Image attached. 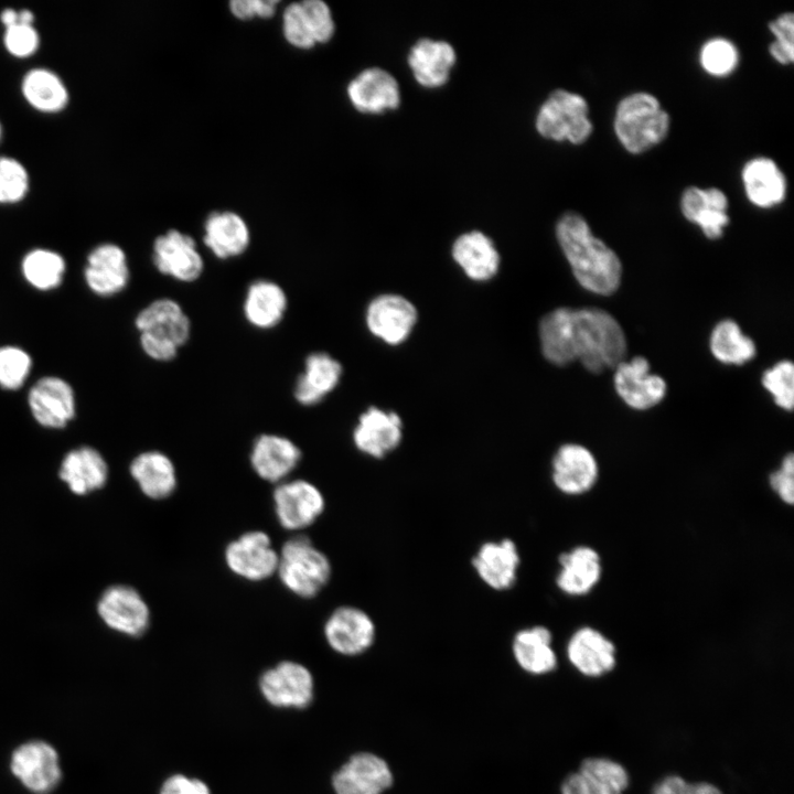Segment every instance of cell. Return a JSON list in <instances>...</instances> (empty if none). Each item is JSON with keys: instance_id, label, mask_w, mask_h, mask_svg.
<instances>
[{"instance_id": "obj_37", "label": "cell", "mask_w": 794, "mask_h": 794, "mask_svg": "<svg viewBox=\"0 0 794 794\" xmlns=\"http://www.w3.org/2000/svg\"><path fill=\"white\" fill-rule=\"evenodd\" d=\"M582 794H624L630 784L627 770L618 761L590 757L577 770Z\"/></svg>"}, {"instance_id": "obj_14", "label": "cell", "mask_w": 794, "mask_h": 794, "mask_svg": "<svg viewBox=\"0 0 794 794\" xmlns=\"http://www.w3.org/2000/svg\"><path fill=\"white\" fill-rule=\"evenodd\" d=\"M97 611L107 626L128 636L142 635L150 624L147 602L130 586L107 588L98 600Z\"/></svg>"}, {"instance_id": "obj_46", "label": "cell", "mask_w": 794, "mask_h": 794, "mask_svg": "<svg viewBox=\"0 0 794 794\" xmlns=\"http://www.w3.org/2000/svg\"><path fill=\"white\" fill-rule=\"evenodd\" d=\"M3 45L17 58H26L36 53L40 34L33 24L15 23L4 28Z\"/></svg>"}, {"instance_id": "obj_4", "label": "cell", "mask_w": 794, "mask_h": 794, "mask_svg": "<svg viewBox=\"0 0 794 794\" xmlns=\"http://www.w3.org/2000/svg\"><path fill=\"white\" fill-rule=\"evenodd\" d=\"M669 129V116L652 94L637 92L623 97L614 116V131L632 153L643 152L661 142Z\"/></svg>"}, {"instance_id": "obj_42", "label": "cell", "mask_w": 794, "mask_h": 794, "mask_svg": "<svg viewBox=\"0 0 794 794\" xmlns=\"http://www.w3.org/2000/svg\"><path fill=\"white\" fill-rule=\"evenodd\" d=\"M738 61L737 47L725 37H713L707 41L700 51V63L712 75L729 74L734 69Z\"/></svg>"}, {"instance_id": "obj_22", "label": "cell", "mask_w": 794, "mask_h": 794, "mask_svg": "<svg viewBox=\"0 0 794 794\" xmlns=\"http://www.w3.org/2000/svg\"><path fill=\"white\" fill-rule=\"evenodd\" d=\"M84 278L88 288L100 297L122 291L130 278L124 249L112 243L97 245L87 256Z\"/></svg>"}, {"instance_id": "obj_15", "label": "cell", "mask_w": 794, "mask_h": 794, "mask_svg": "<svg viewBox=\"0 0 794 794\" xmlns=\"http://www.w3.org/2000/svg\"><path fill=\"white\" fill-rule=\"evenodd\" d=\"M521 564L518 547L511 538L484 541L471 558L476 577L500 592L511 590L517 582Z\"/></svg>"}, {"instance_id": "obj_30", "label": "cell", "mask_w": 794, "mask_h": 794, "mask_svg": "<svg viewBox=\"0 0 794 794\" xmlns=\"http://www.w3.org/2000/svg\"><path fill=\"white\" fill-rule=\"evenodd\" d=\"M342 376L341 364L328 353L308 355L302 374L293 388L297 401L303 406L319 404L335 389Z\"/></svg>"}, {"instance_id": "obj_28", "label": "cell", "mask_w": 794, "mask_h": 794, "mask_svg": "<svg viewBox=\"0 0 794 794\" xmlns=\"http://www.w3.org/2000/svg\"><path fill=\"white\" fill-rule=\"evenodd\" d=\"M557 588L567 596L580 597L599 582L602 567L599 554L591 547L578 546L559 555Z\"/></svg>"}, {"instance_id": "obj_11", "label": "cell", "mask_w": 794, "mask_h": 794, "mask_svg": "<svg viewBox=\"0 0 794 794\" xmlns=\"http://www.w3.org/2000/svg\"><path fill=\"white\" fill-rule=\"evenodd\" d=\"M278 523L286 529H303L313 524L325 508L322 492L305 480L282 481L273 491Z\"/></svg>"}, {"instance_id": "obj_8", "label": "cell", "mask_w": 794, "mask_h": 794, "mask_svg": "<svg viewBox=\"0 0 794 794\" xmlns=\"http://www.w3.org/2000/svg\"><path fill=\"white\" fill-rule=\"evenodd\" d=\"M394 783L390 764L371 751L352 754L332 776L335 794H385Z\"/></svg>"}, {"instance_id": "obj_17", "label": "cell", "mask_w": 794, "mask_h": 794, "mask_svg": "<svg viewBox=\"0 0 794 794\" xmlns=\"http://www.w3.org/2000/svg\"><path fill=\"white\" fill-rule=\"evenodd\" d=\"M28 404L37 423L50 429L65 427L75 416V395L63 378L45 376L29 390Z\"/></svg>"}, {"instance_id": "obj_32", "label": "cell", "mask_w": 794, "mask_h": 794, "mask_svg": "<svg viewBox=\"0 0 794 794\" xmlns=\"http://www.w3.org/2000/svg\"><path fill=\"white\" fill-rule=\"evenodd\" d=\"M58 476L73 493L84 495L106 484L108 466L96 449L79 447L64 457Z\"/></svg>"}, {"instance_id": "obj_41", "label": "cell", "mask_w": 794, "mask_h": 794, "mask_svg": "<svg viewBox=\"0 0 794 794\" xmlns=\"http://www.w3.org/2000/svg\"><path fill=\"white\" fill-rule=\"evenodd\" d=\"M32 367L30 355L13 345L0 347V386L4 389H19L28 378Z\"/></svg>"}, {"instance_id": "obj_24", "label": "cell", "mask_w": 794, "mask_h": 794, "mask_svg": "<svg viewBox=\"0 0 794 794\" xmlns=\"http://www.w3.org/2000/svg\"><path fill=\"white\" fill-rule=\"evenodd\" d=\"M301 460V450L290 439L264 433L253 443L250 464L256 474L265 481L282 482Z\"/></svg>"}, {"instance_id": "obj_18", "label": "cell", "mask_w": 794, "mask_h": 794, "mask_svg": "<svg viewBox=\"0 0 794 794\" xmlns=\"http://www.w3.org/2000/svg\"><path fill=\"white\" fill-rule=\"evenodd\" d=\"M618 395L630 407L644 410L658 404L665 396V380L650 373V364L642 356L622 361L614 372Z\"/></svg>"}, {"instance_id": "obj_45", "label": "cell", "mask_w": 794, "mask_h": 794, "mask_svg": "<svg viewBox=\"0 0 794 794\" xmlns=\"http://www.w3.org/2000/svg\"><path fill=\"white\" fill-rule=\"evenodd\" d=\"M282 32L286 41L296 49L310 50L315 46L300 2H292L285 8Z\"/></svg>"}, {"instance_id": "obj_35", "label": "cell", "mask_w": 794, "mask_h": 794, "mask_svg": "<svg viewBox=\"0 0 794 794\" xmlns=\"http://www.w3.org/2000/svg\"><path fill=\"white\" fill-rule=\"evenodd\" d=\"M742 181L747 196L760 207H771L785 197V176L770 158L758 157L749 160L742 169Z\"/></svg>"}, {"instance_id": "obj_47", "label": "cell", "mask_w": 794, "mask_h": 794, "mask_svg": "<svg viewBox=\"0 0 794 794\" xmlns=\"http://www.w3.org/2000/svg\"><path fill=\"white\" fill-rule=\"evenodd\" d=\"M793 21L792 12L782 13L769 23L770 30L775 35L770 46L771 55L782 64L793 62Z\"/></svg>"}, {"instance_id": "obj_9", "label": "cell", "mask_w": 794, "mask_h": 794, "mask_svg": "<svg viewBox=\"0 0 794 794\" xmlns=\"http://www.w3.org/2000/svg\"><path fill=\"white\" fill-rule=\"evenodd\" d=\"M258 684L266 701L278 708H304L311 704L314 695L311 672L292 661L280 662L265 670Z\"/></svg>"}, {"instance_id": "obj_50", "label": "cell", "mask_w": 794, "mask_h": 794, "mask_svg": "<svg viewBox=\"0 0 794 794\" xmlns=\"http://www.w3.org/2000/svg\"><path fill=\"white\" fill-rule=\"evenodd\" d=\"M278 4L276 0H233L229 10L239 20L268 19L276 13Z\"/></svg>"}, {"instance_id": "obj_34", "label": "cell", "mask_w": 794, "mask_h": 794, "mask_svg": "<svg viewBox=\"0 0 794 794\" xmlns=\"http://www.w3.org/2000/svg\"><path fill=\"white\" fill-rule=\"evenodd\" d=\"M141 492L152 500L169 497L176 489V471L171 459L160 451L138 454L129 466Z\"/></svg>"}, {"instance_id": "obj_16", "label": "cell", "mask_w": 794, "mask_h": 794, "mask_svg": "<svg viewBox=\"0 0 794 794\" xmlns=\"http://www.w3.org/2000/svg\"><path fill=\"white\" fill-rule=\"evenodd\" d=\"M417 310L406 298L385 293L374 298L366 309L369 332L390 345L406 341L417 322Z\"/></svg>"}, {"instance_id": "obj_7", "label": "cell", "mask_w": 794, "mask_h": 794, "mask_svg": "<svg viewBox=\"0 0 794 794\" xmlns=\"http://www.w3.org/2000/svg\"><path fill=\"white\" fill-rule=\"evenodd\" d=\"M9 770L32 794H50L63 779L58 751L42 739L26 740L17 745L9 758Z\"/></svg>"}, {"instance_id": "obj_48", "label": "cell", "mask_w": 794, "mask_h": 794, "mask_svg": "<svg viewBox=\"0 0 794 794\" xmlns=\"http://www.w3.org/2000/svg\"><path fill=\"white\" fill-rule=\"evenodd\" d=\"M652 794H723V792L712 783L689 782L680 775L670 774L653 786Z\"/></svg>"}, {"instance_id": "obj_44", "label": "cell", "mask_w": 794, "mask_h": 794, "mask_svg": "<svg viewBox=\"0 0 794 794\" xmlns=\"http://www.w3.org/2000/svg\"><path fill=\"white\" fill-rule=\"evenodd\" d=\"M300 3L315 45L329 42L335 31L330 7L322 0H303Z\"/></svg>"}, {"instance_id": "obj_40", "label": "cell", "mask_w": 794, "mask_h": 794, "mask_svg": "<svg viewBox=\"0 0 794 794\" xmlns=\"http://www.w3.org/2000/svg\"><path fill=\"white\" fill-rule=\"evenodd\" d=\"M30 175L15 158L0 157V204H15L29 193Z\"/></svg>"}, {"instance_id": "obj_31", "label": "cell", "mask_w": 794, "mask_h": 794, "mask_svg": "<svg viewBox=\"0 0 794 794\" xmlns=\"http://www.w3.org/2000/svg\"><path fill=\"white\" fill-rule=\"evenodd\" d=\"M451 253L454 261L474 281L489 280L498 270V251L492 239L482 232L472 230L460 235Z\"/></svg>"}, {"instance_id": "obj_49", "label": "cell", "mask_w": 794, "mask_h": 794, "mask_svg": "<svg viewBox=\"0 0 794 794\" xmlns=\"http://www.w3.org/2000/svg\"><path fill=\"white\" fill-rule=\"evenodd\" d=\"M770 485L779 497L786 504L794 502V455L788 453L782 461L779 470L770 475Z\"/></svg>"}, {"instance_id": "obj_43", "label": "cell", "mask_w": 794, "mask_h": 794, "mask_svg": "<svg viewBox=\"0 0 794 794\" xmlns=\"http://www.w3.org/2000/svg\"><path fill=\"white\" fill-rule=\"evenodd\" d=\"M762 384L781 408L791 411L794 399V366L791 361H781L766 369Z\"/></svg>"}, {"instance_id": "obj_13", "label": "cell", "mask_w": 794, "mask_h": 794, "mask_svg": "<svg viewBox=\"0 0 794 794\" xmlns=\"http://www.w3.org/2000/svg\"><path fill=\"white\" fill-rule=\"evenodd\" d=\"M152 261L160 273L181 282L197 280L204 269L195 240L178 229H170L155 238Z\"/></svg>"}, {"instance_id": "obj_52", "label": "cell", "mask_w": 794, "mask_h": 794, "mask_svg": "<svg viewBox=\"0 0 794 794\" xmlns=\"http://www.w3.org/2000/svg\"><path fill=\"white\" fill-rule=\"evenodd\" d=\"M560 794H582L580 777L577 771L565 776L560 784Z\"/></svg>"}, {"instance_id": "obj_19", "label": "cell", "mask_w": 794, "mask_h": 794, "mask_svg": "<svg viewBox=\"0 0 794 794\" xmlns=\"http://www.w3.org/2000/svg\"><path fill=\"white\" fill-rule=\"evenodd\" d=\"M403 439V422L393 411L369 407L353 430L355 448L363 454L383 459L397 449Z\"/></svg>"}, {"instance_id": "obj_20", "label": "cell", "mask_w": 794, "mask_h": 794, "mask_svg": "<svg viewBox=\"0 0 794 794\" xmlns=\"http://www.w3.org/2000/svg\"><path fill=\"white\" fill-rule=\"evenodd\" d=\"M598 474L596 458L581 444H562L551 461L552 483L559 492L566 495H580L590 491Z\"/></svg>"}, {"instance_id": "obj_51", "label": "cell", "mask_w": 794, "mask_h": 794, "mask_svg": "<svg viewBox=\"0 0 794 794\" xmlns=\"http://www.w3.org/2000/svg\"><path fill=\"white\" fill-rule=\"evenodd\" d=\"M190 784V777L183 774H173L162 783L159 794H189Z\"/></svg>"}, {"instance_id": "obj_12", "label": "cell", "mask_w": 794, "mask_h": 794, "mask_svg": "<svg viewBox=\"0 0 794 794\" xmlns=\"http://www.w3.org/2000/svg\"><path fill=\"white\" fill-rule=\"evenodd\" d=\"M224 558L228 569L236 576L249 581H262L276 573L279 554L265 532L250 530L226 546Z\"/></svg>"}, {"instance_id": "obj_21", "label": "cell", "mask_w": 794, "mask_h": 794, "mask_svg": "<svg viewBox=\"0 0 794 794\" xmlns=\"http://www.w3.org/2000/svg\"><path fill=\"white\" fill-rule=\"evenodd\" d=\"M569 663L581 675L598 678L609 674L616 665V648L600 631L582 626L567 642Z\"/></svg>"}, {"instance_id": "obj_29", "label": "cell", "mask_w": 794, "mask_h": 794, "mask_svg": "<svg viewBox=\"0 0 794 794\" xmlns=\"http://www.w3.org/2000/svg\"><path fill=\"white\" fill-rule=\"evenodd\" d=\"M203 240L215 257L229 259L246 251L250 233L247 223L237 213L213 212L205 219Z\"/></svg>"}, {"instance_id": "obj_55", "label": "cell", "mask_w": 794, "mask_h": 794, "mask_svg": "<svg viewBox=\"0 0 794 794\" xmlns=\"http://www.w3.org/2000/svg\"><path fill=\"white\" fill-rule=\"evenodd\" d=\"M2 135H3V129H2V124L0 121V141H1Z\"/></svg>"}, {"instance_id": "obj_26", "label": "cell", "mask_w": 794, "mask_h": 794, "mask_svg": "<svg viewBox=\"0 0 794 794\" xmlns=\"http://www.w3.org/2000/svg\"><path fill=\"white\" fill-rule=\"evenodd\" d=\"M728 198L717 187L688 186L682 194L680 208L684 216L697 224L705 236L716 239L722 236L729 223Z\"/></svg>"}, {"instance_id": "obj_25", "label": "cell", "mask_w": 794, "mask_h": 794, "mask_svg": "<svg viewBox=\"0 0 794 794\" xmlns=\"http://www.w3.org/2000/svg\"><path fill=\"white\" fill-rule=\"evenodd\" d=\"M511 651L516 665L532 676H544L557 668L552 634L544 625L519 629L513 635Z\"/></svg>"}, {"instance_id": "obj_5", "label": "cell", "mask_w": 794, "mask_h": 794, "mask_svg": "<svg viewBox=\"0 0 794 794\" xmlns=\"http://www.w3.org/2000/svg\"><path fill=\"white\" fill-rule=\"evenodd\" d=\"M276 573L290 592L310 599L328 584L332 566L328 556L308 537L296 536L283 544Z\"/></svg>"}, {"instance_id": "obj_3", "label": "cell", "mask_w": 794, "mask_h": 794, "mask_svg": "<svg viewBox=\"0 0 794 794\" xmlns=\"http://www.w3.org/2000/svg\"><path fill=\"white\" fill-rule=\"evenodd\" d=\"M142 351L152 360L169 362L191 336V321L173 299L152 301L136 316Z\"/></svg>"}, {"instance_id": "obj_33", "label": "cell", "mask_w": 794, "mask_h": 794, "mask_svg": "<svg viewBox=\"0 0 794 794\" xmlns=\"http://www.w3.org/2000/svg\"><path fill=\"white\" fill-rule=\"evenodd\" d=\"M288 299L276 282L261 279L249 285L243 304L244 316L256 329L268 330L285 316Z\"/></svg>"}, {"instance_id": "obj_53", "label": "cell", "mask_w": 794, "mask_h": 794, "mask_svg": "<svg viewBox=\"0 0 794 794\" xmlns=\"http://www.w3.org/2000/svg\"><path fill=\"white\" fill-rule=\"evenodd\" d=\"M0 21L4 28L19 23V11L13 8L3 9L0 13Z\"/></svg>"}, {"instance_id": "obj_36", "label": "cell", "mask_w": 794, "mask_h": 794, "mask_svg": "<svg viewBox=\"0 0 794 794\" xmlns=\"http://www.w3.org/2000/svg\"><path fill=\"white\" fill-rule=\"evenodd\" d=\"M21 93L33 109L43 114L61 112L69 100L63 79L46 67L29 69L22 77Z\"/></svg>"}, {"instance_id": "obj_27", "label": "cell", "mask_w": 794, "mask_h": 794, "mask_svg": "<svg viewBox=\"0 0 794 794\" xmlns=\"http://www.w3.org/2000/svg\"><path fill=\"white\" fill-rule=\"evenodd\" d=\"M455 61V51L450 43L428 37L418 40L408 54V65L415 79L428 88L444 85Z\"/></svg>"}, {"instance_id": "obj_1", "label": "cell", "mask_w": 794, "mask_h": 794, "mask_svg": "<svg viewBox=\"0 0 794 794\" xmlns=\"http://www.w3.org/2000/svg\"><path fill=\"white\" fill-rule=\"evenodd\" d=\"M539 341L546 360L559 366L580 361L591 373L615 368L626 353L619 322L598 308H558L539 323Z\"/></svg>"}, {"instance_id": "obj_23", "label": "cell", "mask_w": 794, "mask_h": 794, "mask_svg": "<svg viewBox=\"0 0 794 794\" xmlns=\"http://www.w3.org/2000/svg\"><path fill=\"white\" fill-rule=\"evenodd\" d=\"M346 93L353 107L364 114L395 109L400 103L396 78L379 67L362 71L348 83Z\"/></svg>"}, {"instance_id": "obj_39", "label": "cell", "mask_w": 794, "mask_h": 794, "mask_svg": "<svg viewBox=\"0 0 794 794\" xmlns=\"http://www.w3.org/2000/svg\"><path fill=\"white\" fill-rule=\"evenodd\" d=\"M65 260L56 251L46 248L30 250L22 259L21 271L33 288L47 291L58 287L65 272Z\"/></svg>"}, {"instance_id": "obj_38", "label": "cell", "mask_w": 794, "mask_h": 794, "mask_svg": "<svg viewBox=\"0 0 794 794\" xmlns=\"http://www.w3.org/2000/svg\"><path fill=\"white\" fill-rule=\"evenodd\" d=\"M712 355L725 364L741 365L755 355L754 342L732 320L720 321L710 335Z\"/></svg>"}, {"instance_id": "obj_10", "label": "cell", "mask_w": 794, "mask_h": 794, "mask_svg": "<svg viewBox=\"0 0 794 794\" xmlns=\"http://www.w3.org/2000/svg\"><path fill=\"white\" fill-rule=\"evenodd\" d=\"M329 646L343 656L366 653L375 643L376 624L363 609L342 605L332 611L323 626Z\"/></svg>"}, {"instance_id": "obj_2", "label": "cell", "mask_w": 794, "mask_h": 794, "mask_svg": "<svg viewBox=\"0 0 794 794\" xmlns=\"http://www.w3.org/2000/svg\"><path fill=\"white\" fill-rule=\"evenodd\" d=\"M556 236L576 279L584 289L601 296L616 291L622 276L620 258L591 233L580 214L565 213L557 222Z\"/></svg>"}, {"instance_id": "obj_6", "label": "cell", "mask_w": 794, "mask_h": 794, "mask_svg": "<svg viewBox=\"0 0 794 794\" xmlns=\"http://www.w3.org/2000/svg\"><path fill=\"white\" fill-rule=\"evenodd\" d=\"M588 112V103L581 95L555 89L541 104L535 126L544 138L581 143L592 132Z\"/></svg>"}, {"instance_id": "obj_54", "label": "cell", "mask_w": 794, "mask_h": 794, "mask_svg": "<svg viewBox=\"0 0 794 794\" xmlns=\"http://www.w3.org/2000/svg\"><path fill=\"white\" fill-rule=\"evenodd\" d=\"M189 794H211V790L202 780L191 779Z\"/></svg>"}]
</instances>
